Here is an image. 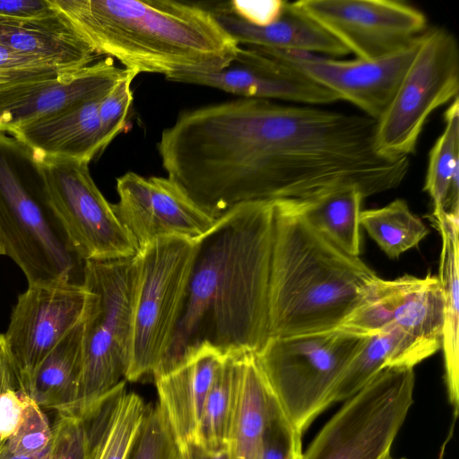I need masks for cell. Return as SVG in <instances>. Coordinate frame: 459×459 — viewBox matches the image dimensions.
Returning a JSON list of instances; mask_svg holds the SVG:
<instances>
[{
  "label": "cell",
  "instance_id": "obj_20",
  "mask_svg": "<svg viewBox=\"0 0 459 459\" xmlns=\"http://www.w3.org/2000/svg\"><path fill=\"white\" fill-rule=\"evenodd\" d=\"M0 44L62 70L88 66L100 56L57 9L31 20L0 18Z\"/></svg>",
  "mask_w": 459,
  "mask_h": 459
},
{
  "label": "cell",
  "instance_id": "obj_38",
  "mask_svg": "<svg viewBox=\"0 0 459 459\" xmlns=\"http://www.w3.org/2000/svg\"><path fill=\"white\" fill-rule=\"evenodd\" d=\"M226 3L229 8L242 20L253 25L264 26L281 16L286 1H229Z\"/></svg>",
  "mask_w": 459,
  "mask_h": 459
},
{
  "label": "cell",
  "instance_id": "obj_19",
  "mask_svg": "<svg viewBox=\"0 0 459 459\" xmlns=\"http://www.w3.org/2000/svg\"><path fill=\"white\" fill-rule=\"evenodd\" d=\"M222 28L238 43L268 49L305 52L332 57L350 54L348 49L307 17L293 2H287L274 22L256 26L236 15L226 2L207 6Z\"/></svg>",
  "mask_w": 459,
  "mask_h": 459
},
{
  "label": "cell",
  "instance_id": "obj_25",
  "mask_svg": "<svg viewBox=\"0 0 459 459\" xmlns=\"http://www.w3.org/2000/svg\"><path fill=\"white\" fill-rule=\"evenodd\" d=\"M364 198L360 189L349 186L287 201L313 229L345 253L359 256L361 252L359 214Z\"/></svg>",
  "mask_w": 459,
  "mask_h": 459
},
{
  "label": "cell",
  "instance_id": "obj_4",
  "mask_svg": "<svg viewBox=\"0 0 459 459\" xmlns=\"http://www.w3.org/2000/svg\"><path fill=\"white\" fill-rule=\"evenodd\" d=\"M273 204L270 337L338 328L379 277L313 229L287 200Z\"/></svg>",
  "mask_w": 459,
  "mask_h": 459
},
{
  "label": "cell",
  "instance_id": "obj_5",
  "mask_svg": "<svg viewBox=\"0 0 459 459\" xmlns=\"http://www.w3.org/2000/svg\"><path fill=\"white\" fill-rule=\"evenodd\" d=\"M0 247L29 285L82 284L84 262L54 208L41 164L14 136L0 132Z\"/></svg>",
  "mask_w": 459,
  "mask_h": 459
},
{
  "label": "cell",
  "instance_id": "obj_42",
  "mask_svg": "<svg viewBox=\"0 0 459 459\" xmlns=\"http://www.w3.org/2000/svg\"><path fill=\"white\" fill-rule=\"evenodd\" d=\"M178 446V459H231L230 447L208 450L196 442Z\"/></svg>",
  "mask_w": 459,
  "mask_h": 459
},
{
  "label": "cell",
  "instance_id": "obj_40",
  "mask_svg": "<svg viewBox=\"0 0 459 459\" xmlns=\"http://www.w3.org/2000/svg\"><path fill=\"white\" fill-rule=\"evenodd\" d=\"M55 12L51 0H0V18L31 20Z\"/></svg>",
  "mask_w": 459,
  "mask_h": 459
},
{
  "label": "cell",
  "instance_id": "obj_45",
  "mask_svg": "<svg viewBox=\"0 0 459 459\" xmlns=\"http://www.w3.org/2000/svg\"><path fill=\"white\" fill-rule=\"evenodd\" d=\"M0 255H4V251L1 247H0Z\"/></svg>",
  "mask_w": 459,
  "mask_h": 459
},
{
  "label": "cell",
  "instance_id": "obj_26",
  "mask_svg": "<svg viewBox=\"0 0 459 459\" xmlns=\"http://www.w3.org/2000/svg\"><path fill=\"white\" fill-rule=\"evenodd\" d=\"M269 396L255 354H240L229 442L231 459L255 458L266 421Z\"/></svg>",
  "mask_w": 459,
  "mask_h": 459
},
{
  "label": "cell",
  "instance_id": "obj_1",
  "mask_svg": "<svg viewBox=\"0 0 459 459\" xmlns=\"http://www.w3.org/2000/svg\"><path fill=\"white\" fill-rule=\"evenodd\" d=\"M375 130L364 115L239 98L182 111L157 150L167 178L218 219L247 202L380 193L390 161Z\"/></svg>",
  "mask_w": 459,
  "mask_h": 459
},
{
  "label": "cell",
  "instance_id": "obj_16",
  "mask_svg": "<svg viewBox=\"0 0 459 459\" xmlns=\"http://www.w3.org/2000/svg\"><path fill=\"white\" fill-rule=\"evenodd\" d=\"M107 57L54 76L0 87V132L12 134L35 121L101 100L126 74Z\"/></svg>",
  "mask_w": 459,
  "mask_h": 459
},
{
  "label": "cell",
  "instance_id": "obj_27",
  "mask_svg": "<svg viewBox=\"0 0 459 459\" xmlns=\"http://www.w3.org/2000/svg\"><path fill=\"white\" fill-rule=\"evenodd\" d=\"M393 323L416 340L441 345L444 298L437 276H409L396 302Z\"/></svg>",
  "mask_w": 459,
  "mask_h": 459
},
{
  "label": "cell",
  "instance_id": "obj_7",
  "mask_svg": "<svg viewBox=\"0 0 459 459\" xmlns=\"http://www.w3.org/2000/svg\"><path fill=\"white\" fill-rule=\"evenodd\" d=\"M367 337L337 328L270 337L255 354L270 393L299 434L333 403L342 374Z\"/></svg>",
  "mask_w": 459,
  "mask_h": 459
},
{
  "label": "cell",
  "instance_id": "obj_17",
  "mask_svg": "<svg viewBox=\"0 0 459 459\" xmlns=\"http://www.w3.org/2000/svg\"><path fill=\"white\" fill-rule=\"evenodd\" d=\"M166 80L215 88L240 98L290 104L322 107L340 100L298 69L250 46H239L234 62L223 69L178 74Z\"/></svg>",
  "mask_w": 459,
  "mask_h": 459
},
{
  "label": "cell",
  "instance_id": "obj_36",
  "mask_svg": "<svg viewBox=\"0 0 459 459\" xmlns=\"http://www.w3.org/2000/svg\"><path fill=\"white\" fill-rule=\"evenodd\" d=\"M52 432L49 459H88L89 437L82 416L58 414Z\"/></svg>",
  "mask_w": 459,
  "mask_h": 459
},
{
  "label": "cell",
  "instance_id": "obj_34",
  "mask_svg": "<svg viewBox=\"0 0 459 459\" xmlns=\"http://www.w3.org/2000/svg\"><path fill=\"white\" fill-rule=\"evenodd\" d=\"M138 74L134 70L126 69V74L99 102L98 114L103 151L126 128L134 100L132 83Z\"/></svg>",
  "mask_w": 459,
  "mask_h": 459
},
{
  "label": "cell",
  "instance_id": "obj_12",
  "mask_svg": "<svg viewBox=\"0 0 459 459\" xmlns=\"http://www.w3.org/2000/svg\"><path fill=\"white\" fill-rule=\"evenodd\" d=\"M307 17L356 58L373 60L416 41L428 28L425 14L395 0H300Z\"/></svg>",
  "mask_w": 459,
  "mask_h": 459
},
{
  "label": "cell",
  "instance_id": "obj_43",
  "mask_svg": "<svg viewBox=\"0 0 459 459\" xmlns=\"http://www.w3.org/2000/svg\"><path fill=\"white\" fill-rule=\"evenodd\" d=\"M49 456L50 446L47 449L36 454H13L6 449L4 446L0 452V459H49Z\"/></svg>",
  "mask_w": 459,
  "mask_h": 459
},
{
  "label": "cell",
  "instance_id": "obj_11",
  "mask_svg": "<svg viewBox=\"0 0 459 459\" xmlns=\"http://www.w3.org/2000/svg\"><path fill=\"white\" fill-rule=\"evenodd\" d=\"M38 159L54 208L83 262L136 255L134 242L93 181L89 163Z\"/></svg>",
  "mask_w": 459,
  "mask_h": 459
},
{
  "label": "cell",
  "instance_id": "obj_31",
  "mask_svg": "<svg viewBox=\"0 0 459 459\" xmlns=\"http://www.w3.org/2000/svg\"><path fill=\"white\" fill-rule=\"evenodd\" d=\"M408 279V274L394 280L378 278L359 305L337 329L357 335L370 336L392 325L396 302Z\"/></svg>",
  "mask_w": 459,
  "mask_h": 459
},
{
  "label": "cell",
  "instance_id": "obj_8",
  "mask_svg": "<svg viewBox=\"0 0 459 459\" xmlns=\"http://www.w3.org/2000/svg\"><path fill=\"white\" fill-rule=\"evenodd\" d=\"M197 241L179 238L152 242L136 254L133 338L126 381L154 376L181 314Z\"/></svg>",
  "mask_w": 459,
  "mask_h": 459
},
{
  "label": "cell",
  "instance_id": "obj_33",
  "mask_svg": "<svg viewBox=\"0 0 459 459\" xmlns=\"http://www.w3.org/2000/svg\"><path fill=\"white\" fill-rule=\"evenodd\" d=\"M301 437L270 393L266 421L255 459H301Z\"/></svg>",
  "mask_w": 459,
  "mask_h": 459
},
{
  "label": "cell",
  "instance_id": "obj_15",
  "mask_svg": "<svg viewBox=\"0 0 459 459\" xmlns=\"http://www.w3.org/2000/svg\"><path fill=\"white\" fill-rule=\"evenodd\" d=\"M420 37L399 51L373 60H342L305 52L258 48L298 69L377 122L390 104Z\"/></svg>",
  "mask_w": 459,
  "mask_h": 459
},
{
  "label": "cell",
  "instance_id": "obj_24",
  "mask_svg": "<svg viewBox=\"0 0 459 459\" xmlns=\"http://www.w3.org/2000/svg\"><path fill=\"white\" fill-rule=\"evenodd\" d=\"M82 320L42 360L24 394L59 415L75 414L82 373Z\"/></svg>",
  "mask_w": 459,
  "mask_h": 459
},
{
  "label": "cell",
  "instance_id": "obj_28",
  "mask_svg": "<svg viewBox=\"0 0 459 459\" xmlns=\"http://www.w3.org/2000/svg\"><path fill=\"white\" fill-rule=\"evenodd\" d=\"M239 355L227 354L224 357L204 403L195 442L208 450L230 447Z\"/></svg>",
  "mask_w": 459,
  "mask_h": 459
},
{
  "label": "cell",
  "instance_id": "obj_18",
  "mask_svg": "<svg viewBox=\"0 0 459 459\" xmlns=\"http://www.w3.org/2000/svg\"><path fill=\"white\" fill-rule=\"evenodd\" d=\"M226 355L209 343H202L171 370L154 377L158 403L178 445L196 441L206 397Z\"/></svg>",
  "mask_w": 459,
  "mask_h": 459
},
{
  "label": "cell",
  "instance_id": "obj_39",
  "mask_svg": "<svg viewBox=\"0 0 459 459\" xmlns=\"http://www.w3.org/2000/svg\"><path fill=\"white\" fill-rule=\"evenodd\" d=\"M25 405V394L19 386L0 394V441L4 444L18 429Z\"/></svg>",
  "mask_w": 459,
  "mask_h": 459
},
{
  "label": "cell",
  "instance_id": "obj_44",
  "mask_svg": "<svg viewBox=\"0 0 459 459\" xmlns=\"http://www.w3.org/2000/svg\"><path fill=\"white\" fill-rule=\"evenodd\" d=\"M5 85V82L0 78V87Z\"/></svg>",
  "mask_w": 459,
  "mask_h": 459
},
{
  "label": "cell",
  "instance_id": "obj_3",
  "mask_svg": "<svg viewBox=\"0 0 459 459\" xmlns=\"http://www.w3.org/2000/svg\"><path fill=\"white\" fill-rule=\"evenodd\" d=\"M99 56L138 74L207 73L231 65L238 43L204 4L172 0H51Z\"/></svg>",
  "mask_w": 459,
  "mask_h": 459
},
{
  "label": "cell",
  "instance_id": "obj_29",
  "mask_svg": "<svg viewBox=\"0 0 459 459\" xmlns=\"http://www.w3.org/2000/svg\"><path fill=\"white\" fill-rule=\"evenodd\" d=\"M359 223L393 259L417 247L429 234L426 225L411 212L403 199H396L380 208L361 211Z\"/></svg>",
  "mask_w": 459,
  "mask_h": 459
},
{
  "label": "cell",
  "instance_id": "obj_41",
  "mask_svg": "<svg viewBox=\"0 0 459 459\" xmlns=\"http://www.w3.org/2000/svg\"><path fill=\"white\" fill-rule=\"evenodd\" d=\"M13 386H19L18 378L7 350L4 336L0 333V394ZM4 445L0 441V452Z\"/></svg>",
  "mask_w": 459,
  "mask_h": 459
},
{
  "label": "cell",
  "instance_id": "obj_23",
  "mask_svg": "<svg viewBox=\"0 0 459 459\" xmlns=\"http://www.w3.org/2000/svg\"><path fill=\"white\" fill-rule=\"evenodd\" d=\"M432 221L442 238L437 276L444 298L441 348L448 398L456 417L459 407V212H444Z\"/></svg>",
  "mask_w": 459,
  "mask_h": 459
},
{
  "label": "cell",
  "instance_id": "obj_2",
  "mask_svg": "<svg viewBox=\"0 0 459 459\" xmlns=\"http://www.w3.org/2000/svg\"><path fill=\"white\" fill-rule=\"evenodd\" d=\"M273 238V201H254L227 211L197 240L178 323L153 377L202 343L224 354H255L264 347Z\"/></svg>",
  "mask_w": 459,
  "mask_h": 459
},
{
  "label": "cell",
  "instance_id": "obj_35",
  "mask_svg": "<svg viewBox=\"0 0 459 459\" xmlns=\"http://www.w3.org/2000/svg\"><path fill=\"white\" fill-rule=\"evenodd\" d=\"M52 436V429L41 407L25 394L22 421L4 446L13 454H36L50 446Z\"/></svg>",
  "mask_w": 459,
  "mask_h": 459
},
{
  "label": "cell",
  "instance_id": "obj_46",
  "mask_svg": "<svg viewBox=\"0 0 459 459\" xmlns=\"http://www.w3.org/2000/svg\"><path fill=\"white\" fill-rule=\"evenodd\" d=\"M401 459H404V458H401Z\"/></svg>",
  "mask_w": 459,
  "mask_h": 459
},
{
  "label": "cell",
  "instance_id": "obj_10",
  "mask_svg": "<svg viewBox=\"0 0 459 459\" xmlns=\"http://www.w3.org/2000/svg\"><path fill=\"white\" fill-rule=\"evenodd\" d=\"M458 91L456 38L445 28L427 29L390 104L376 122L377 151L388 158H409L428 117L458 97Z\"/></svg>",
  "mask_w": 459,
  "mask_h": 459
},
{
  "label": "cell",
  "instance_id": "obj_22",
  "mask_svg": "<svg viewBox=\"0 0 459 459\" xmlns=\"http://www.w3.org/2000/svg\"><path fill=\"white\" fill-rule=\"evenodd\" d=\"M146 410L142 397L126 392L123 381L82 414L89 437L88 459H126Z\"/></svg>",
  "mask_w": 459,
  "mask_h": 459
},
{
  "label": "cell",
  "instance_id": "obj_37",
  "mask_svg": "<svg viewBox=\"0 0 459 459\" xmlns=\"http://www.w3.org/2000/svg\"><path fill=\"white\" fill-rule=\"evenodd\" d=\"M75 70V69H74ZM64 71L0 44V78L5 84L54 76Z\"/></svg>",
  "mask_w": 459,
  "mask_h": 459
},
{
  "label": "cell",
  "instance_id": "obj_9",
  "mask_svg": "<svg viewBox=\"0 0 459 459\" xmlns=\"http://www.w3.org/2000/svg\"><path fill=\"white\" fill-rule=\"evenodd\" d=\"M412 368L378 372L323 426L301 459H392L391 447L413 403Z\"/></svg>",
  "mask_w": 459,
  "mask_h": 459
},
{
  "label": "cell",
  "instance_id": "obj_13",
  "mask_svg": "<svg viewBox=\"0 0 459 459\" xmlns=\"http://www.w3.org/2000/svg\"><path fill=\"white\" fill-rule=\"evenodd\" d=\"M88 292L83 284L29 285L19 295L4 334L24 393L48 354L83 319Z\"/></svg>",
  "mask_w": 459,
  "mask_h": 459
},
{
  "label": "cell",
  "instance_id": "obj_30",
  "mask_svg": "<svg viewBox=\"0 0 459 459\" xmlns=\"http://www.w3.org/2000/svg\"><path fill=\"white\" fill-rule=\"evenodd\" d=\"M445 127L429 157L423 190L429 195L431 217L444 213L446 200L454 178L459 175V98L451 101L444 114Z\"/></svg>",
  "mask_w": 459,
  "mask_h": 459
},
{
  "label": "cell",
  "instance_id": "obj_32",
  "mask_svg": "<svg viewBox=\"0 0 459 459\" xmlns=\"http://www.w3.org/2000/svg\"><path fill=\"white\" fill-rule=\"evenodd\" d=\"M126 459H178V446L159 403L147 410Z\"/></svg>",
  "mask_w": 459,
  "mask_h": 459
},
{
  "label": "cell",
  "instance_id": "obj_21",
  "mask_svg": "<svg viewBox=\"0 0 459 459\" xmlns=\"http://www.w3.org/2000/svg\"><path fill=\"white\" fill-rule=\"evenodd\" d=\"M99 100L46 117L10 134L39 158L90 163L103 150Z\"/></svg>",
  "mask_w": 459,
  "mask_h": 459
},
{
  "label": "cell",
  "instance_id": "obj_14",
  "mask_svg": "<svg viewBox=\"0 0 459 459\" xmlns=\"http://www.w3.org/2000/svg\"><path fill=\"white\" fill-rule=\"evenodd\" d=\"M113 210L137 252L153 241L179 238L197 241L216 223L174 181L126 172L117 178Z\"/></svg>",
  "mask_w": 459,
  "mask_h": 459
},
{
  "label": "cell",
  "instance_id": "obj_6",
  "mask_svg": "<svg viewBox=\"0 0 459 459\" xmlns=\"http://www.w3.org/2000/svg\"><path fill=\"white\" fill-rule=\"evenodd\" d=\"M136 255L85 261L82 373L75 414L82 415L126 381L133 338Z\"/></svg>",
  "mask_w": 459,
  "mask_h": 459
}]
</instances>
